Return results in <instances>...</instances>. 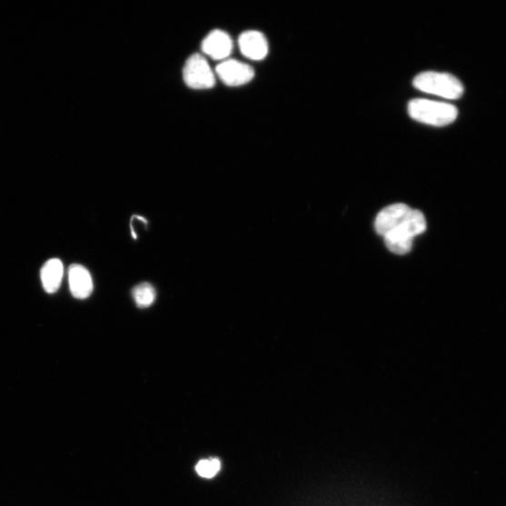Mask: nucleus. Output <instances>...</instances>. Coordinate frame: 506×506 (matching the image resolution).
<instances>
[{
	"instance_id": "nucleus-1",
	"label": "nucleus",
	"mask_w": 506,
	"mask_h": 506,
	"mask_svg": "<svg viewBox=\"0 0 506 506\" xmlns=\"http://www.w3.org/2000/svg\"><path fill=\"white\" fill-rule=\"evenodd\" d=\"M408 112L414 121L437 127L453 124L459 114L458 109L451 104L426 99L412 100Z\"/></svg>"
},
{
	"instance_id": "nucleus-2",
	"label": "nucleus",
	"mask_w": 506,
	"mask_h": 506,
	"mask_svg": "<svg viewBox=\"0 0 506 506\" xmlns=\"http://www.w3.org/2000/svg\"><path fill=\"white\" fill-rule=\"evenodd\" d=\"M426 228L423 213L412 210L402 224L383 236L385 245L393 253L406 254L412 250L413 237L424 233Z\"/></svg>"
},
{
	"instance_id": "nucleus-3",
	"label": "nucleus",
	"mask_w": 506,
	"mask_h": 506,
	"mask_svg": "<svg viewBox=\"0 0 506 506\" xmlns=\"http://www.w3.org/2000/svg\"><path fill=\"white\" fill-rule=\"evenodd\" d=\"M413 86L422 93L450 100L460 99L464 94L461 82L450 74L422 73L415 76Z\"/></svg>"
},
{
	"instance_id": "nucleus-4",
	"label": "nucleus",
	"mask_w": 506,
	"mask_h": 506,
	"mask_svg": "<svg viewBox=\"0 0 506 506\" xmlns=\"http://www.w3.org/2000/svg\"><path fill=\"white\" fill-rule=\"evenodd\" d=\"M185 84L193 89H210L216 84L215 74L206 59L194 54L187 59L184 68Z\"/></svg>"
},
{
	"instance_id": "nucleus-5",
	"label": "nucleus",
	"mask_w": 506,
	"mask_h": 506,
	"mask_svg": "<svg viewBox=\"0 0 506 506\" xmlns=\"http://www.w3.org/2000/svg\"><path fill=\"white\" fill-rule=\"evenodd\" d=\"M216 73L223 84L228 86H240L250 83L254 77L252 66L227 59L216 67Z\"/></svg>"
},
{
	"instance_id": "nucleus-6",
	"label": "nucleus",
	"mask_w": 506,
	"mask_h": 506,
	"mask_svg": "<svg viewBox=\"0 0 506 506\" xmlns=\"http://www.w3.org/2000/svg\"><path fill=\"white\" fill-rule=\"evenodd\" d=\"M412 208L405 203H394L383 208L375 220V230L384 236L402 224L411 213Z\"/></svg>"
},
{
	"instance_id": "nucleus-7",
	"label": "nucleus",
	"mask_w": 506,
	"mask_h": 506,
	"mask_svg": "<svg viewBox=\"0 0 506 506\" xmlns=\"http://www.w3.org/2000/svg\"><path fill=\"white\" fill-rule=\"evenodd\" d=\"M202 50L215 61L224 62L233 51V41L226 33L215 29L203 41Z\"/></svg>"
},
{
	"instance_id": "nucleus-8",
	"label": "nucleus",
	"mask_w": 506,
	"mask_h": 506,
	"mask_svg": "<svg viewBox=\"0 0 506 506\" xmlns=\"http://www.w3.org/2000/svg\"><path fill=\"white\" fill-rule=\"evenodd\" d=\"M243 55L252 61H262L269 54V43L265 36L256 31L243 33L238 38Z\"/></svg>"
},
{
	"instance_id": "nucleus-9",
	"label": "nucleus",
	"mask_w": 506,
	"mask_h": 506,
	"mask_svg": "<svg viewBox=\"0 0 506 506\" xmlns=\"http://www.w3.org/2000/svg\"><path fill=\"white\" fill-rule=\"evenodd\" d=\"M70 289L78 300H85L94 291L91 273L81 264H73L69 269Z\"/></svg>"
},
{
	"instance_id": "nucleus-10",
	"label": "nucleus",
	"mask_w": 506,
	"mask_h": 506,
	"mask_svg": "<svg viewBox=\"0 0 506 506\" xmlns=\"http://www.w3.org/2000/svg\"><path fill=\"white\" fill-rule=\"evenodd\" d=\"M64 272V263L61 260L51 259L45 263L41 272V279L44 288L48 293H55L61 286Z\"/></svg>"
},
{
	"instance_id": "nucleus-11",
	"label": "nucleus",
	"mask_w": 506,
	"mask_h": 506,
	"mask_svg": "<svg viewBox=\"0 0 506 506\" xmlns=\"http://www.w3.org/2000/svg\"><path fill=\"white\" fill-rule=\"evenodd\" d=\"M134 300L139 308L152 306L156 300V291L150 283H141L133 290Z\"/></svg>"
},
{
	"instance_id": "nucleus-12",
	"label": "nucleus",
	"mask_w": 506,
	"mask_h": 506,
	"mask_svg": "<svg viewBox=\"0 0 506 506\" xmlns=\"http://www.w3.org/2000/svg\"><path fill=\"white\" fill-rule=\"evenodd\" d=\"M221 470V461L218 459L203 460L196 465L197 473L203 479L211 480Z\"/></svg>"
}]
</instances>
